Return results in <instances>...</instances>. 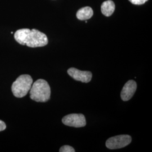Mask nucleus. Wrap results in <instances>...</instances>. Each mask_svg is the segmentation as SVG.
<instances>
[{"label":"nucleus","instance_id":"20e7f679","mask_svg":"<svg viewBox=\"0 0 152 152\" xmlns=\"http://www.w3.org/2000/svg\"><path fill=\"white\" fill-rule=\"evenodd\" d=\"M131 137L128 135H121L110 137L106 141V147L109 149H120L130 144Z\"/></svg>","mask_w":152,"mask_h":152},{"label":"nucleus","instance_id":"9d476101","mask_svg":"<svg viewBox=\"0 0 152 152\" xmlns=\"http://www.w3.org/2000/svg\"><path fill=\"white\" fill-rule=\"evenodd\" d=\"M60 152H75V150L73 147L69 145H63L60 148Z\"/></svg>","mask_w":152,"mask_h":152},{"label":"nucleus","instance_id":"9b49d317","mask_svg":"<svg viewBox=\"0 0 152 152\" xmlns=\"http://www.w3.org/2000/svg\"><path fill=\"white\" fill-rule=\"evenodd\" d=\"M148 0H129V1L134 5H142L145 4Z\"/></svg>","mask_w":152,"mask_h":152},{"label":"nucleus","instance_id":"f257e3e1","mask_svg":"<svg viewBox=\"0 0 152 152\" xmlns=\"http://www.w3.org/2000/svg\"><path fill=\"white\" fill-rule=\"evenodd\" d=\"M14 38L19 44L30 48L43 47L48 44L46 35L36 29H20L14 34Z\"/></svg>","mask_w":152,"mask_h":152},{"label":"nucleus","instance_id":"39448f33","mask_svg":"<svg viewBox=\"0 0 152 152\" xmlns=\"http://www.w3.org/2000/svg\"><path fill=\"white\" fill-rule=\"evenodd\" d=\"M64 125L74 127H82L86 125V118L82 114H70L64 116L62 119Z\"/></svg>","mask_w":152,"mask_h":152},{"label":"nucleus","instance_id":"7ed1b4c3","mask_svg":"<svg viewBox=\"0 0 152 152\" xmlns=\"http://www.w3.org/2000/svg\"><path fill=\"white\" fill-rule=\"evenodd\" d=\"M33 84V79L28 75H22L14 82L11 90L13 95L16 98L24 97L31 90Z\"/></svg>","mask_w":152,"mask_h":152},{"label":"nucleus","instance_id":"423d86ee","mask_svg":"<svg viewBox=\"0 0 152 152\" xmlns=\"http://www.w3.org/2000/svg\"><path fill=\"white\" fill-rule=\"evenodd\" d=\"M67 72L71 77L78 81L88 83L92 79V73L89 71H82L75 68H71Z\"/></svg>","mask_w":152,"mask_h":152},{"label":"nucleus","instance_id":"6e6552de","mask_svg":"<svg viewBox=\"0 0 152 152\" xmlns=\"http://www.w3.org/2000/svg\"><path fill=\"white\" fill-rule=\"evenodd\" d=\"M115 10V4L112 0L104 1L101 6V11L105 16H111Z\"/></svg>","mask_w":152,"mask_h":152},{"label":"nucleus","instance_id":"1a4fd4ad","mask_svg":"<svg viewBox=\"0 0 152 152\" xmlns=\"http://www.w3.org/2000/svg\"><path fill=\"white\" fill-rule=\"evenodd\" d=\"M94 12L90 7H85L77 11L76 16L80 20H86L90 19L93 15Z\"/></svg>","mask_w":152,"mask_h":152},{"label":"nucleus","instance_id":"0eeeda50","mask_svg":"<svg viewBox=\"0 0 152 152\" xmlns=\"http://www.w3.org/2000/svg\"><path fill=\"white\" fill-rule=\"evenodd\" d=\"M137 88V84L136 82L134 80H130L125 83L123 87L121 97L123 101H128L132 98L134 95Z\"/></svg>","mask_w":152,"mask_h":152},{"label":"nucleus","instance_id":"f8f14e48","mask_svg":"<svg viewBox=\"0 0 152 152\" xmlns=\"http://www.w3.org/2000/svg\"><path fill=\"white\" fill-rule=\"evenodd\" d=\"M6 128V125L5 123L2 120H0V132L5 130Z\"/></svg>","mask_w":152,"mask_h":152},{"label":"nucleus","instance_id":"f03ea898","mask_svg":"<svg viewBox=\"0 0 152 152\" xmlns=\"http://www.w3.org/2000/svg\"><path fill=\"white\" fill-rule=\"evenodd\" d=\"M30 91V98L37 102L45 103L50 99L51 89L48 82L39 79L33 83Z\"/></svg>","mask_w":152,"mask_h":152}]
</instances>
